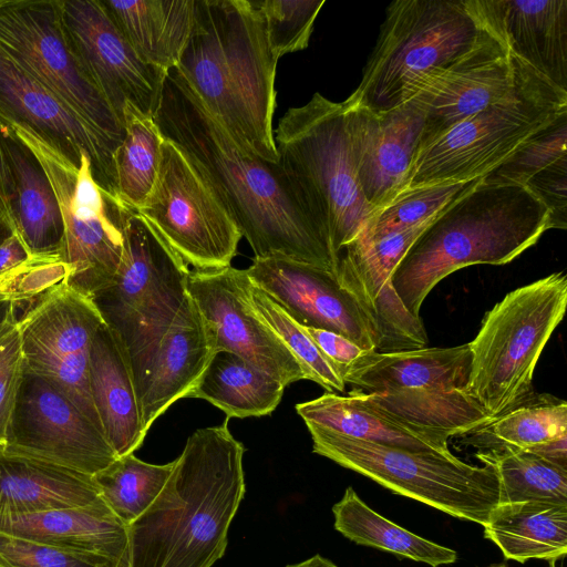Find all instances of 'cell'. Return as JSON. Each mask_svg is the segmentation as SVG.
<instances>
[{
  "instance_id": "37",
  "label": "cell",
  "mask_w": 567,
  "mask_h": 567,
  "mask_svg": "<svg viewBox=\"0 0 567 567\" xmlns=\"http://www.w3.org/2000/svg\"><path fill=\"white\" fill-rule=\"evenodd\" d=\"M123 126L124 137L113 156L115 193L123 205L136 212L154 185L163 136L153 115L131 104L123 110Z\"/></svg>"
},
{
  "instance_id": "21",
  "label": "cell",
  "mask_w": 567,
  "mask_h": 567,
  "mask_svg": "<svg viewBox=\"0 0 567 567\" xmlns=\"http://www.w3.org/2000/svg\"><path fill=\"white\" fill-rule=\"evenodd\" d=\"M512 82L509 50L481 24L473 47L447 68L429 76L410 100L424 115L419 148L499 100Z\"/></svg>"
},
{
  "instance_id": "11",
  "label": "cell",
  "mask_w": 567,
  "mask_h": 567,
  "mask_svg": "<svg viewBox=\"0 0 567 567\" xmlns=\"http://www.w3.org/2000/svg\"><path fill=\"white\" fill-rule=\"evenodd\" d=\"M189 272L147 221L131 212L120 267L111 282L90 297L128 363L169 328L187 297Z\"/></svg>"
},
{
  "instance_id": "6",
  "label": "cell",
  "mask_w": 567,
  "mask_h": 567,
  "mask_svg": "<svg viewBox=\"0 0 567 567\" xmlns=\"http://www.w3.org/2000/svg\"><path fill=\"white\" fill-rule=\"evenodd\" d=\"M481 23L467 0H395L347 104L383 113L409 102L423 82L475 43Z\"/></svg>"
},
{
  "instance_id": "12",
  "label": "cell",
  "mask_w": 567,
  "mask_h": 567,
  "mask_svg": "<svg viewBox=\"0 0 567 567\" xmlns=\"http://www.w3.org/2000/svg\"><path fill=\"white\" fill-rule=\"evenodd\" d=\"M0 45L82 122L117 148L124 127L71 44L60 0H0Z\"/></svg>"
},
{
  "instance_id": "36",
  "label": "cell",
  "mask_w": 567,
  "mask_h": 567,
  "mask_svg": "<svg viewBox=\"0 0 567 567\" xmlns=\"http://www.w3.org/2000/svg\"><path fill=\"white\" fill-rule=\"evenodd\" d=\"M468 444L488 449L532 451L567 437V403L553 395H536L509 412L467 433Z\"/></svg>"
},
{
  "instance_id": "15",
  "label": "cell",
  "mask_w": 567,
  "mask_h": 567,
  "mask_svg": "<svg viewBox=\"0 0 567 567\" xmlns=\"http://www.w3.org/2000/svg\"><path fill=\"white\" fill-rule=\"evenodd\" d=\"M2 446L91 476L117 458L102 430L60 388L24 363Z\"/></svg>"
},
{
  "instance_id": "2",
  "label": "cell",
  "mask_w": 567,
  "mask_h": 567,
  "mask_svg": "<svg viewBox=\"0 0 567 567\" xmlns=\"http://www.w3.org/2000/svg\"><path fill=\"white\" fill-rule=\"evenodd\" d=\"M219 425L196 430L163 489L127 526V567H212L245 495V447Z\"/></svg>"
},
{
  "instance_id": "7",
  "label": "cell",
  "mask_w": 567,
  "mask_h": 567,
  "mask_svg": "<svg viewBox=\"0 0 567 567\" xmlns=\"http://www.w3.org/2000/svg\"><path fill=\"white\" fill-rule=\"evenodd\" d=\"M511 55L513 82L507 93L419 148L402 193L481 178L567 109V91Z\"/></svg>"
},
{
  "instance_id": "44",
  "label": "cell",
  "mask_w": 567,
  "mask_h": 567,
  "mask_svg": "<svg viewBox=\"0 0 567 567\" xmlns=\"http://www.w3.org/2000/svg\"><path fill=\"white\" fill-rule=\"evenodd\" d=\"M0 567H113L82 554L0 533Z\"/></svg>"
},
{
  "instance_id": "25",
  "label": "cell",
  "mask_w": 567,
  "mask_h": 567,
  "mask_svg": "<svg viewBox=\"0 0 567 567\" xmlns=\"http://www.w3.org/2000/svg\"><path fill=\"white\" fill-rule=\"evenodd\" d=\"M0 533L127 567V525L102 497L76 507L0 517Z\"/></svg>"
},
{
  "instance_id": "14",
  "label": "cell",
  "mask_w": 567,
  "mask_h": 567,
  "mask_svg": "<svg viewBox=\"0 0 567 567\" xmlns=\"http://www.w3.org/2000/svg\"><path fill=\"white\" fill-rule=\"evenodd\" d=\"M103 322L89 297L62 282L35 296L18 318L24 365L60 388L101 430L90 393L89 362Z\"/></svg>"
},
{
  "instance_id": "26",
  "label": "cell",
  "mask_w": 567,
  "mask_h": 567,
  "mask_svg": "<svg viewBox=\"0 0 567 567\" xmlns=\"http://www.w3.org/2000/svg\"><path fill=\"white\" fill-rule=\"evenodd\" d=\"M0 142L13 181L14 233L33 258L61 260L64 223L45 171L9 127L0 126Z\"/></svg>"
},
{
  "instance_id": "27",
  "label": "cell",
  "mask_w": 567,
  "mask_h": 567,
  "mask_svg": "<svg viewBox=\"0 0 567 567\" xmlns=\"http://www.w3.org/2000/svg\"><path fill=\"white\" fill-rule=\"evenodd\" d=\"M89 386L100 425L116 456L134 453L146 433L130 363L118 338L105 322L92 341Z\"/></svg>"
},
{
  "instance_id": "24",
  "label": "cell",
  "mask_w": 567,
  "mask_h": 567,
  "mask_svg": "<svg viewBox=\"0 0 567 567\" xmlns=\"http://www.w3.org/2000/svg\"><path fill=\"white\" fill-rule=\"evenodd\" d=\"M511 53L567 91L566 0H467Z\"/></svg>"
},
{
  "instance_id": "22",
  "label": "cell",
  "mask_w": 567,
  "mask_h": 567,
  "mask_svg": "<svg viewBox=\"0 0 567 567\" xmlns=\"http://www.w3.org/2000/svg\"><path fill=\"white\" fill-rule=\"evenodd\" d=\"M216 352L214 334L187 293L162 338L130 363L145 433L173 403L188 398Z\"/></svg>"
},
{
  "instance_id": "4",
  "label": "cell",
  "mask_w": 567,
  "mask_h": 567,
  "mask_svg": "<svg viewBox=\"0 0 567 567\" xmlns=\"http://www.w3.org/2000/svg\"><path fill=\"white\" fill-rule=\"evenodd\" d=\"M550 229L546 206L525 186L480 181L450 203L408 249L392 275L408 311L420 318L431 290L472 265H505Z\"/></svg>"
},
{
  "instance_id": "1",
  "label": "cell",
  "mask_w": 567,
  "mask_h": 567,
  "mask_svg": "<svg viewBox=\"0 0 567 567\" xmlns=\"http://www.w3.org/2000/svg\"><path fill=\"white\" fill-rule=\"evenodd\" d=\"M153 118L207 181L255 257L311 264L336 275L330 237L308 212L279 162L243 151L173 66L165 72Z\"/></svg>"
},
{
  "instance_id": "40",
  "label": "cell",
  "mask_w": 567,
  "mask_h": 567,
  "mask_svg": "<svg viewBox=\"0 0 567 567\" xmlns=\"http://www.w3.org/2000/svg\"><path fill=\"white\" fill-rule=\"evenodd\" d=\"M478 181L480 178L426 185L404 190L391 203L374 212L364 228L352 241L369 244L392 233L427 221L440 214L454 199L471 189Z\"/></svg>"
},
{
  "instance_id": "49",
  "label": "cell",
  "mask_w": 567,
  "mask_h": 567,
  "mask_svg": "<svg viewBox=\"0 0 567 567\" xmlns=\"http://www.w3.org/2000/svg\"><path fill=\"white\" fill-rule=\"evenodd\" d=\"M13 195L14 188L12 175L9 168L7 156L0 142V210L7 216L11 225Z\"/></svg>"
},
{
  "instance_id": "5",
  "label": "cell",
  "mask_w": 567,
  "mask_h": 567,
  "mask_svg": "<svg viewBox=\"0 0 567 567\" xmlns=\"http://www.w3.org/2000/svg\"><path fill=\"white\" fill-rule=\"evenodd\" d=\"M274 141L291 186L339 256L374 214L357 179L343 102L315 93L285 113Z\"/></svg>"
},
{
  "instance_id": "34",
  "label": "cell",
  "mask_w": 567,
  "mask_h": 567,
  "mask_svg": "<svg viewBox=\"0 0 567 567\" xmlns=\"http://www.w3.org/2000/svg\"><path fill=\"white\" fill-rule=\"evenodd\" d=\"M285 385L244 358L218 351L188 398L203 399L220 409L227 419L264 416L275 411Z\"/></svg>"
},
{
  "instance_id": "47",
  "label": "cell",
  "mask_w": 567,
  "mask_h": 567,
  "mask_svg": "<svg viewBox=\"0 0 567 567\" xmlns=\"http://www.w3.org/2000/svg\"><path fill=\"white\" fill-rule=\"evenodd\" d=\"M305 328L341 379L348 369L368 351L339 333L310 327Z\"/></svg>"
},
{
  "instance_id": "28",
  "label": "cell",
  "mask_w": 567,
  "mask_h": 567,
  "mask_svg": "<svg viewBox=\"0 0 567 567\" xmlns=\"http://www.w3.org/2000/svg\"><path fill=\"white\" fill-rule=\"evenodd\" d=\"M100 497L91 475L0 445V517L76 507Z\"/></svg>"
},
{
  "instance_id": "3",
  "label": "cell",
  "mask_w": 567,
  "mask_h": 567,
  "mask_svg": "<svg viewBox=\"0 0 567 567\" xmlns=\"http://www.w3.org/2000/svg\"><path fill=\"white\" fill-rule=\"evenodd\" d=\"M277 63L256 0H195L177 66L237 145L272 163Z\"/></svg>"
},
{
  "instance_id": "23",
  "label": "cell",
  "mask_w": 567,
  "mask_h": 567,
  "mask_svg": "<svg viewBox=\"0 0 567 567\" xmlns=\"http://www.w3.org/2000/svg\"><path fill=\"white\" fill-rule=\"evenodd\" d=\"M343 104L359 187L377 212L404 189L421 142L424 115L410 101L383 113Z\"/></svg>"
},
{
  "instance_id": "51",
  "label": "cell",
  "mask_w": 567,
  "mask_h": 567,
  "mask_svg": "<svg viewBox=\"0 0 567 567\" xmlns=\"http://www.w3.org/2000/svg\"><path fill=\"white\" fill-rule=\"evenodd\" d=\"M286 567H338L331 560L320 556L315 555L301 563L288 565Z\"/></svg>"
},
{
  "instance_id": "39",
  "label": "cell",
  "mask_w": 567,
  "mask_h": 567,
  "mask_svg": "<svg viewBox=\"0 0 567 567\" xmlns=\"http://www.w3.org/2000/svg\"><path fill=\"white\" fill-rule=\"evenodd\" d=\"M173 467L174 461L150 464L131 453L117 457L92 478L105 504L128 526L156 499Z\"/></svg>"
},
{
  "instance_id": "20",
  "label": "cell",
  "mask_w": 567,
  "mask_h": 567,
  "mask_svg": "<svg viewBox=\"0 0 567 567\" xmlns=\"http://www.w3.org/2000/svg\"><path fill=\"white\" fill-rule=\"evenodd\" d=\"M246 272L252 285L301 326L339 333L364 350L377 351L370 321L333 272L284 258H254Z\"/></svg>"
},
{
  "instance_id": "29",
  "label": "cell",
  "mask_w": 567,
  "mask_h": 567,
  "mask_svg": "<svg viewBox=\"0 0 567 567\" xmlns=\"http://www.w3.org/2000/svg\"><path fill=\"white\" fill-rule=\"evenodd\" d=\"M471 350L452 348L367 351L344 373L343 381L364 392L419 388L464 389L470 377Z\"/></svg>"
},
{
  "instance_id": "45",
  "label": "cell",
  "mask_w": 567,
  "mask_h": 567,
  "mask_svg": "<svg viewBox=\"0 0 567 567\" xmlns=\"http://www.w3.org/2000/svg\"><path fill=\"white\" fill-rule=\"evenodd\" d=\"M22 370L23 355L17 317L0 332V445L6 441Z\"/></svg>"
},
{
  "instance_id": "53",
  "label": "cell",
  "mask_w": 567,
  "mask_h": 567,
  "mask_svg": "<svg viewBox=\"0 0 567 567\" xmlns=\"http://www.w3.org/2000/svg\"><path fill=\"white\" fill-rule=\"evenodd\" d=\"M487 567H507L505 564H495Z\"/></svg>"
},
{
  "instance_id": "52",
  "label": "cell",
  "mask_w": 567,
  "mask_h": 567,
  "mask_svg": "<svg viewBox=\"0 0 567 567\" xmlns=\"http://www.w3.org/2000/svg\"><path fill=\"white\" fill-rule=\"evenodd\" d=\"M14 234L13 227L7 216L0 210V244Z\"/></svg>"
},
{
  "instance_id": "18",
  "label": "cell",
  "mask_w": 567,
  "mask_h": 567,
  "mask_svg": "<svg viewBox=\"0 0 567 567\" xmlns=\"http://www.w3.org/2000/svg\"><path fill=\"white\" fill-rule=\"evenodd\" d=\"M434 218L369 244L352 241L339 252L336 277L370 321L378 340L377 352L415 350L427 346L423 321L404 307L393 287L392 275L408 249Z\"/></svg>"
},
{
  "instance_id": "48",
  "label": "cell",
  "mask_w": 567,
  "mask_h": 567,
  "mask_svg": "<svg viewBox=\"0 0 567 567\" xmlns=\"http://www.w3.org/2000/svg\"><path fill=\"white\" fill-rule=\"evenodd\" d=\"M33 258L14 233L0 244V279L32 261Z\"/></svg>"
},
{
  "instance_id": "42",
  "label": "cell",
  "mask_w": 567,
  "mask_h": 567,
  "mask_svg": "<svg viewBox=\"0 0 567 567\" xmlns=\"http://www.w3.org/2000/svg\"><path fill=\"white\" fill-rule=\"evenodd\" d=\"M566 155L567 109L534 132L481 178L486 182L524 185L534 174Z\"/></svg>"
},
{
  "instance_id": "43",
  "label": "cell",
  "mask_w": 567,
  "mask_h": 567,
  "mask_svg": "<svg viewBox=\"0 0 567 567\" xmlns=\"http://www.w3.org/2000/svg\"><path fill=\"white\" fill-rule=\"evenodd\" d=\"M277 60L308 47L324 0H256Z\"/></svg>"
},
{
  "instance_id": "16",
  "label": "cell",
  "mask_w": 567,
  "mask_h": 567,
  "mask_svg": "<svg viewBox=\"0 0 567 567\" xmlns=\"http://www.w3.org/2000/svg\"><path fill=\"white\" fill-rule=\"evenodd\" d=\"M246 269L190 270L187 293L212 330L216 349L233 352L285 386L306 374L254 307Z\"/></svg>"
},
{
  "instance_id": "8",
  "label": "cell",
  "mask_w": 567,
  "mask_h": 567,
  "mask_svg": "<svg viewBox=\"0 0 567 567\" xmlns=\"http://www.w3.org/2000/svg\"><path fill=\"white\" fill-rule=\"evenodd\" d=\"M566 306L567 277L554 272L511 291L485 313L468 342L466 392L492 420L534 396L536 364Z\"/></svg>"
},
{
  "instance_id": "46",
  "label": "cell",
  "mask_w": 567,
  "mask_h": 567,
  "mask_svg": "<svg viewBox=\"0 0 567 567\" xmlns=\"http://www.w3.org/2000/svg\"><path fill=\"white\" fill-rule=\"evenodd\" d=\"M524 185L548 209L550 229H566L567 155L534 174Z\"/></svg>"
},
{
  "instance_id": "35",
  "label": "cell",
  "mask_w": 567,
  "mask_h": 567,
  "mask_svg": "<svg viewBox=\"0 0 567 567\" xmlns=\"http://www.w3.org/2000/svg\"><path fill=\"white\" fill-rule=\"evenodd\" d=\"M332 513L334 528L359 545L389 551L432 567L453 564L457 559L454 549L425 539L378 514L352 487H348L342 498L333 505Z\"/></svg>"
},
{
  "instance_id": "41",
  "label": "cell",
  "mask_w": 567,
  "mask_h": 567,
  "mask_svg": "<svg viewBox=\"0 0 567 567\" xmlns=\"http://www.w3.org/2000/svg\"><path fill=\"white\" fill-rule=\"evenodd\" d=\"M250 295L258 313L301 365L306 380L316 382L328 392H343L346 389L344 381L319 351L306 328L293 320L266 292L252 284Z\"/></svg>"
},
{
  "instance_id": "9",
  "label": "cell",
  "mask_w": 567,
  "mask_h": 567,
  "mask_svg": "<svg viewBox=\"0 0 567 567\" xmlns=\"http://www.w3.org/2000/svg\"><path fill=\"white\" fill-rule=\"evenodd\" d=\"M313 453L364 475L391 492L453 517L484 525L499 502L495 470L455 455L411 451L307 427Z\"/></svg>"
},
{
  "instance_id": "31",
  "label": "cell",
  "mask_w": 567,
  "mask_h": 567,
  "mask_svg": "<svg viewBox=\"0 0 567 567\" xmlns=\"http://www.w3.org/2000/svg\"><path fill=\"white\" fill-rule=\"evenodd\" d=\"M138 56L164 72L178 64L188 40L195 0H101Z\"/></svg>"
},
{
  "instance_id": "38",
  "label": "cell",
  "mask_w": 567,
  "mask_h": 567,
  "mask_svg": "<svg viewBox=\"0 0 567 567\" xmlns=\"http://www.w3.org/2000/svg\"><path fill=\"white\" fill-rule=\"evenodd\" d=\"M476 457L497 474L498 503L567 504V468L529 451L509 447L484 450Z\"/></svg>"
},
{
  "instance_id": "19",
  "label": "cell",
  "mask_w": 567,
  "mask_h": 567,
  "mask_svg": "<svg viewBox=\"0 0 567 567\" xmlns=\"http://www.w3.org/2000/svg\"><path fill=\"white\" fill-rule=\"evenodd\" d=\"M10 125L32 130L78 166L86 155L94 179L116 198L115 150L0 45V126Z\"/></svg>"
},
{
  "instance_id": "33",
  "label": "cell",
  "mask_w": 567,
  "mask_h": 567,
  "mask_svg": "<svg viewBox=\"0 0 567 567\" xmlns=\"http://www.w3.org/2000/svg\"><path fill=\"white\" fill-rule=\"evenodd\" d=\"M354 390L360 398L385 414L450 437L471 433L492 420L464 389L419 388L389 392Z\"/></svg>"
},
{
  "instance_id": "17",
  "label": "cell",
  "mask_w": 567,
  "mask_h": 567,
  "mask_svg": "<svg viewBox=\"0 0 567 567\" xmlns=\"http://www.w3.org/2000/svg\"><path fill=\"white\" fill-rule=\"evenodd\" d=\"M60 11L71 44L122 125L126 104L153 115L165 72L138 56L101 0H60Z\"/></svg>"
},
{
  "instance_id": "30",
  "label": "cell",
  "mask_w": 567,
  "mask_h": 567,
  "mask_svg": "<svg viewBox=\"0 0 567 567\" xmlns=\"http://www.w3.org/2000/svg\"><path fill=\"white\" fill-rule=\"evenodd\" d=\"M296 411L307 427L386 446L453 455L449 435L403 423L364 401L354 389L346 395L327 392L298 403Z\"/></svg>"
},
{
  "instance_id": "32",
  "label": "cell",
  "mask_w": 567,
  "mask_h": 567,
  "mask_svg": "<svg viewBox=\"0 0 567 567\" xmlns=\"http://www.w3.org/2000/svg\"><path fill=\"white\" fill-rule=\"evenodd\" d=\"M483 528L509 560H546L554 567L567 553V504L498 503Z\"/></svg>"
},
{
  "instance_id": "50",
  "label": "cell",
  "mask_w": 567,
  "mask_h": 567,
  "mask_svg": "<svg viewBox=\"0 0 567 567\" xmlns=\"http://www.w3.org/2000/svg\"><path fill=\"white\" fill-rule=\"evenodd\" d=\"M20 300L16 296L0 287V332L17 318L16 308Z\"/></svg>"
},
{
  "instance_id": "13",
  "label": "cell",
  "mask_w": 567,
  "mask_h": 567,
  "mask_svg": "<svg viewBox=\"0 0 567 567\" xmlns=\"http://www.w3.org/2000/svg\"><path fill=\"white\" fill-rule=\"evenodd\" d=\"M136 213L187 266L198 271L229 267L243 238L207 181L165 138L154 185Z\"/></svg>"
},
{
  "instance_id": "10",
  "label": "cell",
  "mask_w": 567,
  "mask_h": 567,
  "mask_svg": "<svg viewBox=\"0 0 567 567\" xmlns=\"http://www.w3.org/2000/svg\"><path fill=\"white\" fill-rule=\"evenodd\" d=\"M4 127L37 156L55 193L64 223L62 284L90 298L115 276L123 256L125 221L135 210L97 184L86 155L78 166L32 130Z\"/></svg>"
}]
</instances>
